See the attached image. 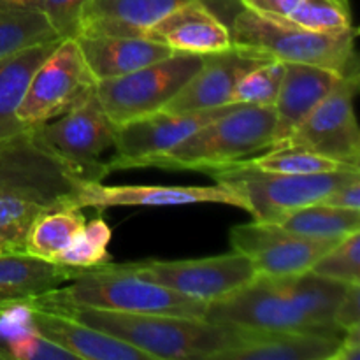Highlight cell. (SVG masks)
I'll use <instances>...</instances> for the list:
<instances>
[{
  "instance_id": "obj_24",
  "label": "cell",
  "mask_w": 360,
  "mask_h": 360,
  "mask_svg": "<svg viewBox=\"0 0 360 360\" xmlns=\"http://www.w3.org/2000/svg\"><path fill=\"white\" fill-rule=\"evenodd\" d=\"M60 41L62 39L42 42L0 58V139L28 130L18 122L16 109L34 72L51 55Z\"/></svg>"
},
{
  "instance_id": "obj_23",
  "label": "cell",
  "mask_w": 360,
  "mask_h": 360,
  "mask_svg": "<svg viewBox=\"0 0 360 360\" xmlns=\"http://www.w3.org/2000/svg\"><path fill=\"white\" fill-rule=\"evenodd\" d=\"M72 273V267L28 253H0V306L48 294L67 283Z\"/></svg>"
},
{
  "instance_id": "obj_19",
  "label": "cell",
  "mask_w": 360,
  "mask_h": 360,
  "mask_svg": "<svg viewBox=\"0 0 360 360\" xmlns=\"http://www.w3.org/2000/svg\"><path fill=\"white\" fill-rule=\"evenodd\" d=\"M341 79L343 76L326 67L285 63L283 79L273 105L276 112L274 146L285 143Z\"/></svg>"
},
{
  "instance_id": "obj_26",
  "label": "cell",
  "mask_w": 360,
  "mask_h": 360,
  "mask_svg": "<svg viewBox=\"0 0 360 360\" xmlns=\"http://www.w3.org/2000/svg\"><path fill=\"white\" fill-rule=\"evenodd\" d=\"M278 225L304 238L345 239L359 231L360 211L316 202L287 214Z\"/></svg>"
},
{
  "instance_id": "obj_13",
  "label": "cell",
  "mask_w": 360,
  "mask_h": 360,
  "mask_svg": "<svg viewBox=\"0 0 360 360\" xmlns=\"http://www.w3.org/2000/svg\"><path fill=\"white\" fill-rule=\"evenodd\" d=\"M236 104L200 111L172 112L160 109L116 125L115 155L105 160L108 172L132 169L141 160L174 148L204 125L231 111Z\"/></svg>"
},
{
  "instance_id": "obj_15",
  "label": "cell",
  "mask_w": 360,
  "mask_h": 360,
  "mask_svg": "<svg viewBox=\"0 0 360 360\" xmlns=\"http://www.w3.org/2000/svg\"><path fill=\"white\" fill-rule=\"evenodd\" d=\"M197 202L229 204L245 210V202L221 185L213 186H167V185H116L83 181L69 199V206L94 207L104 211L122 206H186Z\"/></svg>"
},
{
  "instance_id": "obj_38",
  "label": "cell",
  "mask_w": 360,
  "mask_h": 360,
  "mask_svg": "<svg viewBox=\"0 0 360 360\" xmlns=\"http://www.w3.org/2000/svg\"><path fill=\"white\" fill-rule=\"evenodd\" d=\"M360 359V326L345 330L336 354L330 360H359Z\"/></svg>"
},
{
  "instance_id": "obj_20",
  "label": "cell",
  "mask_w": 360,
  "mask_h": 360,
  "mask_svg": "<svg viewBox=\"0 0 360 360\" xmlns=\"http://www.w3.org/2000/svg\"><path fill=\"white\" fill-rule=\"evenodd\" d=\"M25 304L28 306L30 323L35 333L65 348L77 360H153L139 348L84 326L77 320L35 308L28 302Z\"/></svg>"
},
{
  "instance_id": "obj_30",
  "label": "cell",
  "mask_w": 360,
  "mask_h": 360,
  "mask_svg": "<svg viewBox=\"0 0 360 360\" xmlns=\"http://www.w3.org/2000/svg\"><path fill=\"white\" fill-rule=\"evenodd\" d=\"M111 236V227L102 220V217H97L83 225L69 248L60 253L53 262L72 269H90L109 264L112 260L108 252Z\"/></svg>"
},
{
  "instance_id": "obj_7",
  "label": "cell",
  "mask_w": 360,
  "mask_h": 360,
  "mask_svg": "<svg viewBox=\"0 0 360 360\" xmlns=\"http://www.w3.org/2000/svg\"><path fill=\"white\" fill-rule=\"evenodd\" d=\"M84 179L53 155L34 130L0 139V195H20L53 206H69Z\"/></svg>"
},
{
  "instance_id": "obj_6",
  "label": "cell",
  "mask_w": 360,
  "mask_h": 360,
  "mask_svg": "<svg viewBox=\"0 0 360 360\" xmlns=\"http://www.w3.org/2000/svg\"><path fill=\"white\" fill-rule=\"evenodd\" d=\"M218 185L225 186L245 202L255 221L280 224L287 214L316 204L334 188L360 174V171L319 172V174H276L257 169L250 162L210 172Z\"/></svg>"
},
{
  "instance_id": "obj_36",
  "label": "cell",
  "mask_w": 360,
  "mask_h": 360,
  "mask_svg": "<svg viewBox=\"0 0 360 360\" xmlns=\"http://www.w3.org/2000/svg\"><path fill=\"white\" fill-rule=\"evenodd\" d=\"M320 204L360 211V174L354 176L352 179L345 181L343 185L334 188L329 195L320 200Z\"/></svg>"
},
{
  "instance_id": "obj_31",
  "label": "cell",
  "mask_w": 360,
  "mask_h": 360,
  "mask_svg": "<svg viewBox=\"0 0 360 360\" xmlns=\"http://www.w3.org/2000/svg\"><path fill=\"white\" fill-rule=\"evenodd\" d=\"M285 63L269 60L246 72L232 90L231 104L274 105L283 79Z\"/></svg>"
},
{
  "instance_id": "obj_34",
  "label": "cell",
  "mask_w": 360,
  "mask_h": 360,
  "mask_svg": "<svg viewBox=\"0 0 360 360\" xmlns=\"http://www.w3.org/2000/svg\"><path fill=\"white\" fill-rule=\"evenodd\" d=\"M90 0H42L41 11L60 39H74Z\"/></svg>"
},
{
  "instance_id": "obj_28",
  "label": "cell",
  "mask_w": 360,
  "mask_h": 360,
  "mask_svg": "<svg viewBox=\"0 0 360 360\" xmlns=\"http://www.w3.org/2000/svg\"><path fill=\"white\" fill-rule=\"evenodd\" d=\"M55 207L20 195H0V253H27L32 225Z\"/></svg>"
},
{
  "instance_id": "obj_39",
  "label": "cell",
  "mask_w": 360,
  "mask_h": 360,
  "mask_svg": "<svg viewBox=\"0 0 360 360\" xmlns=\"http://www.w3.org/2000/svg\"><path fill=\"white\" fill-rule=\"evenodd\" d=\"M42 0H0V9H41Z\"/></svg>"
},
{
  "instance_id": "obj_11",
  "label": "cell",
  "mask_w": 360,
  "mask_h": 360,
  "mask_svg": "<svg viewBox=\"0 0 360 360\" xmlns=\"http://www.w3.org/2000/svg\"><path fill=\"white\" fill-rule=\"evenodd\" d=\"M134 274L179 292L186 297L213 302L234 294L252 283L259 273L252 260L243 253L207 257L195 260H148L125 264Z\"/></svg>"
},
{
  "instance_id": "obj_1",
  "label": "cell",
  "mask_w": 360,
  "mask_h": 360,
  "mask_svg": "<svg viewBox=\"0 0 360 360\" xmlns=\"http://www.w3.org/2000/svg\"><path fill=\"white\" fill-rule=\"evenodd\" d=\"M347 283L316 276H264L234 294L207 304L204 320L236 329L287 330L343 338L334 313L347 292Z\"/></svg>"
},
{
  "instance_id": "obj_5",
  "label": "cell",
  "mask_w": 360,
  "mask_h": 360,
  "mask_svg": "<svg viewBox=\"0 0 360 360\" xmlns=\"http://www.w3.org/2000/svg\"><path fill=\"white\" fill-rule=\"evenodd\" d=\"M53 297L90 308L127 313L204 319L207 302L186 297L162 285L134 274L123 264H104L90 269H74L62 287L49 290Z\"/></svg>"
},
{
  "instance_id": "obj_22",
  "label": "cell",
  "mask_w": 360,
  "mask_h": 360,
  "mask_svg": "<svg viewBox=\"0 0 360 360\" xmlns=\"http://www.w3.org/2000/svg\"><path fill=\"white\" fill-rule=\"evenodd\" d=\"M74 39L95 81L125 76L172 55L167 46L144 35H77Z\"/></svg>"
},
{
  "instance_id": "obj_18",
  "label": "cell",
  "mask_w": 360,
  "mask_h": 360,
  "mask_svg": "<svg viewBox=\"0 0 360 360\" xmlns=\"http://www.w3.org/2000/svg\"><path fill=\"white\" fill-rule=\"evenodd\" d=\"M144 37L167 46L172 53L211 55L232 46L227 23L200 0L186 2L143 32Z\"/></svg>"
},
{
  "instance_id": "obj_17",
  "label": "cell",
  "mask_w": 360,
  "mask_h": 360,
  "mask_svg": "<svg viewBox=\"0 0 360 360\" xmlns=\"http://www.w3.org/2000/svg\"><path fill=\"white\" fill-rule=\"evenodd\" d=\"M193 0H90L77 35H143L150 25ZM227 23L243 9L239 0H200ZM225 21V20H224ZM76 35V37H77Z\"/></svg>"
},
{
  "instance_id": "obj_14",
  "label": "cell",
  "mask_w": 360,
  "mask_h": 360,
  "mask_svg": "<svg viewBox=\"0 0 360 360\" xmlns=\"http://www.w3.org/2000/svg\"><path fill=\"white\" fill-rule=\"evenodd\" d=\"M341 239H313L294 234L278 224L236 225L231 229L234 252L248 257L257 273L264 276H294L311 271L316 260Z\"/></svg>"
},
{
  "instance_id": "obj_8",
  "label": "cell",
  "mask_w": 360,
  "mask_h": 360,
  "mask_svg": "<svg viewBox=\"0 0 360 360\" xmlns=\"http://www.w3.org/2000/svg\"><path fill=\"white\" fill-rule=\"evenodd\" d=\"M202 55L172 53L125 76L95 81V94L116 125L160 111L202 67Z\"/></svg>"
},
{
  "instance_id": "obj_35",
  "label": "cell",
  "mask_w": 360,
  "mask_h": 360,
  "mask_svg": "<svg viewBox=\"0 0 360 360\" xmlns=\"http://www.w3.org/2000/svg\"><path fill=\"white\" fill-rule=\"evenodd\" d=\"M334 322L341 330L360 326V283H350L334 313Z\"/></svg>"
},
{
  "instance_id": "obj_37",
  "label": "cell",
  "mask_w": 360,
  "mask_h": 360,
  "mask_svg": "<svg viewBox=\"0 0 360 360\" xmlns=\"http://www.w3.org/2000/svg\"><path fill=\"white\" fill-rule=\"evenodd\" d=\"M239 4L243 9L253 11L260 16L287 20L301 0H239Z\"/></svg>"
},
{
  "instance_id": "obj_3",
  "label": "cell",
  "mask_w": 360,
  "mask_h": 360,
  "mask_svg": "<svg viewBox=\"0 0 360 360\" xmlns=\"http://www.w3.org/2000/svg\"><path fill=\"white\" fill-rule=\"evenodd\" d=\"M273 105L236 104L174 148L141 160L136 167L213 172L252 160L274 146Z\"/></svg>"
},
{
  "instance_id": "obj_29",
  "label": "cell",
  "mask_w": 360,
  "mask_h": 360,
  "mask_svg": "<svg viewBox=\"0 0 360 360\" xmlns=\"http://www.w3.org/2000/svg\"><path fill=\"white\" fill-rule=\"evenodd\" d=\"M248 162L260 171L276 172V174H319V172L352 169L304 148L288 146V144L273 146ZM352 171H359V169H352Z\"/></svg>"
},
{
  "instance_id": "obj_21",
  "label": "cell",
  "mask_w": 360,
  "mask_h": 360,
  "mask_svg": "<svg viewBox=\"0 0 360 360\" xmlns=\"http://www.w3.org/2000/svg\"><path fill=\"white\" fill-rule=\"evenodd\" d=\"M236 330L234 347L225 348L213 360H330L341 343V338L326 334Z\"/></svg>"
},
{
  "instance_id": "obj_2",
  "label": "cell",
  "mask_w": 360,
  "mask_h": 360,
  "mask_svg": "<svg viewBox=\"0 0 360 360\" xmlns=\"http://www.w3.org/2000/svg\"><path fill=\"white\" fill-rule=\"evenodd\" d=\"M25 302L94 327L139 348L153 360H213L214 355L234 347L238 341L234 327L204 319L90 308L60 301L49 292Z\"/></svg>"
},
{
  "instance_id": "obj_27",
  "label": "cell",
  "mask_w": 360,
  "mask_h": 360,
  "mask_svg": "<svg viewBox=\"0 0 360 360\" xmlns=\"http://www.w3.org/2000/svg\"><path fill=\"white\" fill-rule=\"evenodd\" d=\"M56 39L41 9H0V58Z\"/></svg>"
},
{
  "instance_id": "obj_4",
  "label": "cell",
  "mask_w": 360,
  "mask_h": 360,
  "mask_svg": "<svg viewBox=\"0 0 360 360\" xmlns=\"http://www.w3.org/2000/svg\"><path fill=\"white\" fill-rule=\"evenodd\" d=\"M229 30L232 44L259 51L271 60L326 67L343 77L359 74L355 58L357 28L354 27L343 32H311L287 20L239 9Z\"/></svg>"
},
{
  "instance_id": "obj_12",
  "label": "cell",
  "mask_w": 360,
  "mask_h": 360,
  "mask_svg": "<svg viewBox=\"0 0 360 360\" xmlns=\"http://www.w3.org/2000/svg\"><path fill=\"white\" fill-rule=\"evenodd\" d=\"M359 74L340 81L281 144L299 146L360 171V130L354 111Z\"/></svg>"
},
{
  "instance_id": "obj_33",
  "label": "cell",
  "mask_w": 360,
  "mask_h": 360,
  "mask_svg": "<svg viewBox=\"0 0 360 360\" xmlns=\"http://www.w3.org/2000/svg\"><path fill=\"white\" fill-rule=\"evenodd\" d=\"M309 273L341 283H360V232L341 239L333 250L320 257Z\"/></svg>"
},
{
  "instance_id": "obj_25",
  "label": "cell",
  "mask_w": 360,
  "mask_h": 360,
  "mask_svg": "<svg viewBox=\"0 0 360 360\" xmlns=\"http://www.w3.org/2000/svg\"><path fill=\"white\" fill-rule=\"evenodd\" d=\"M84 224L86 218L79 207L62 206L48 211L32 225L27 239V253L53 262L69 248Z\"/></svg>"
},
{
  "instance_id": "obj_10",
  "label": "cell",
  "mask_w": 360,
  "mask_h": 360,
  "mask_svg": "<svg viewBox=\"0 0 360 360\" xmlns=\"http://www.w3.org/2000/svg\"><path fill=\"white\" fill-rule=\"evenodd\" d=\"M95 86L76 39H62L41 63L16 109L25 129L48 123L79 104Z\"/></svg>"
},
{
  "instance_id": "obj_32",
  "label": "cell",
  "mask_w": 360,
  "mask_h": 360,
  "mask_svg": "<svg viewBox=\"0 0 360 360\" xmlns=\"http://www.w3.org/2000/svg\"><path fill=\"white\" fill-rule=\"evenodd\" d=\"M287 21L311 32H343L352 28L348 0H301Z\"/></svg>"
},
{
  "instance_id": "obj_9",
  "label": "cell",
  "mask_w": 360,
  "mask_h": 360,
  "mask_svg": "<svg viewBox=\"0 0 360 360\" xmlns=\"http://www.w3.org/2000/svg\"><path fill=\"white\" fill-rule=\"evenodd\" d=\"M32 130L53 155L70 165L84 181H102L109 174L102 155L115 150L116 127L105 115L95 86L79 104Z\"/></svg>"
},
{
  "instance_id": "obj_16",
  "label": "cell",
  "mask_w": 360,
  "mask_h": 360,
  "mask_svg": "<svg viewBox=\"0 0 360 360\" xmlns=\"http://www.w3.org/2000/svg\"><path fill=\"white\" fill-rule=\"evenodd\" d=\"M266 55L253 49L232 44L220 53L204 55L202 67L195 76L167 102L162 109L172 112L200 111L231 104L236 84L246 72L269 62Z\"/></svg>"
}]
</instances>
